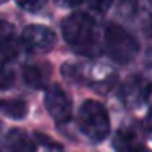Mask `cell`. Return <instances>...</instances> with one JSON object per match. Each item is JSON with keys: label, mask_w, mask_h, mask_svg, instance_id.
<instances>
[{"label": "cell", "mask_w": 152, "mask_h": 152, "mask_svg": "<svg viewBox=\"0 0 152 152\" xmlns=\"http://www.w3.org/2000/svg\"><path fill=\"white\" fill-rule=\"evenodd\" d=\"M2 111L5 116L13 119H21L26 116L28 113V105L20 98H13V100H5L2 103Z\"/></svg>", "instance_id": "cell-12"}, {"label": "cell", "mask_w": 152, "mask_h": 152, "mask_svg": "<svg viewBox=\"0 0 152 152\" xmlns=\"http://www.w3.org/2000/svg\"><path fill=\"white\" fill-rule=\"evenodd\" d=\"M115 145L118 152H151L141 141V136L136 132L134 126H126L116 136Z\"/></svg>", "instance_id": "cell-9"}, {"label": "cell", "mask_w": 152, "mask_h": 152, "mask_svg": "<svg viewBox=\"0 0 152 152\" xmlns=\"http://www.w3.org/2000/svg\"><path fill=\"white\" fill-rule=\"evenodd\" d=\"M64 39L83 56H95L98 53L95 21L83 12L72 13L62 23Z\"/></svg>", "instance_id": "cell-1"}, {"label": "cell", "mask_w": 152, "mask_h": 152, "mask_svg": "<svg viewBox=\"0 0 152 152\" xmlns=\"http://www.w3.org/2000/svg\"><path fill=\"white\" fill-rule=\"evenodd\" d=\"M0 41H2V46H0L2 61H4V64H7L18 56V51H20V46H21V41H18L17 38H15L13 28H12L7 21H2Z\"/></svg>", "instance_id": "cell-10"}, {"label": "cell", "mask_w": 152, "mask_h": 152, "mask_svg": "<svg viewBox=\"0 0 152 152\" xmlns=\"http://www.w3.org/2000/svg\"><path fill=\"white\" fill-rule=\"evenodd\" d=\"M15 2L20 8H23L25 12H30V13H36V12L43 10L48 4V0H15Z\"/></svg>", "instance_id": "cell-14"}, {"label": "cell", "mask_w": 152, "mask_h": 152, "mask_svg": "<svg viewBox=\"0 0 152 152\" xmlns=\"http://www.w3.org/2000/svg\"><path fill=\"white\" fill-rule=\"evenodd\" d=\"M23 80L31 88H43L49 80V67L46 64H28L23 67Z\"/></svg>", "instance_id": "cell-11"}, {"label": "cell", "mask_w": 152, "mask_h": 152, "mask_svg": "<svg viewBox=\"0 0 152 152\" xmlns=\"http://www.w3.org/2000/svg\"><path fill=\"white\" fill-rule=\"evenodd\" d=\"M152 93V83L142 75H131L121 85V100L128 108L142 106Z\"/></svg>", "instance_id": "cell-6"}, {"label": "cell", "mask_w": 152, "mask_h": 152, "mask_svg": "<svg viewBox=\"0 0 152 152\" xmlns=\"http://www.w3.org/2000/svg\"><path fill=\"white\" fill-rule=\"evenodd\" d=\"M33 139L21 129H10L2 142V152H34Z\"/></svg>", "instance_id": "cell-7"}, {"label": "cell", "mask_w": 152, "mask_h": 152, "mask_svg": "<svg viewBox=\"0 0 152 152\" xmlns=\"http://www.w3.org/2000/svg\"><path fill=\"white\" fill-rule=\"evenodd\" d=\"M145 132H147V136L152 139V106L147 113V118H145Z\"/></svg>", "instance_id": "cell-17"}, {"label": "cell", "mask_w": 152, "mask_h": 152, "mask_svg": "<svg viewBox=\"0 0 152 152\" xmlns=\"http://www.w3.org/2000/svg\"><path fill=\"white\" fill-rule=\"evenodd\" d=\"M79 128L92 142H102L110 134V116L100 102L87 100L79 111Z\"/></svg>", "instance_id": "cell-2"}, {"label": "cell", "mask_w": 152, "mask_h": 152, "mask_svg": "<svg viewBox=\"0 0 152 152\" xmlns=\"http://www.w3.org/2000/svg\"><path fill=\"white\" fill-rule=\"evenodd\" d=\"M103 46L115 62L128 64L136 57L139 44L123 26L116 23H108L103 31Z\"/></svg>", "instance_id": "cell-3"}, {"label": "cell", "mask_w": 152, "mask_h": 152, "mask_svg": "<svg viewBox=\"0 0 152 152\" xmlns=\"http://www.w3.org/2000/svg\"><path fill=\"white\" fill-rule=\"evenodd\" d=\"M21 46L31 54H44L56 44V34L43 25H30L21 33Z\"/></svg>", "instance_id": "cell-4"}, {"label": "cell", "mask_w": 152, "mask_h": 152, "mask_svg": "<svg viewBox=\"0 0 152 152\" xmlns=\"http://www.w3.org/2000/svg\"><path fill=\"white\" fill-rule=\"evenodd\" d=\"M83 4L87 5L92 13H96V15H103L105 12H108V8L111 7L113 0H85Z\"/></svg>", "instance_id": "cell-13"}, {"label": "cell", "mask_w": 152, "mask_h": 152, "mask_svg": "<svg viewBox=\"0 0 152 152\" xmlns=\"http://www.w3.org/2000/svg\"><path fill=\"white\" fill-rule=\"evenodd\" d=\"M13 77L15 75L10 72V70L5 69L4 74H2V87H4V88H8V87H10V83L13 82Z\"/></svg>", "instance_id": "cell-16"}, {"label": "cell", "mask_w": 152, "mask_h": 152, "mask_svg": "<svg viewBox=\"0 0 152 152\" xmlns=\"http://www.w3.org/2000/svg\"><path fill=\"white\" fill-rule=\"evenodd\" d=\"M129 10L139 23L142 33L152 38V0H131Z\"/></svg>", "instance_id": "cell-8"}, {"label": "cell", "mask_w": 152, "mask_h": 152, "mask_svg": "<svg viewBox=\"0 0 152 152\" xmlns=\"http://www.w3.org/2000/svg\"><path fill=\"white\" fill-rule=\"evenodd\" d=\"M59 7H64V8H72V7H77V5L83 4L85 0H54Z\"/></svg>", "instance_id": "cell-15"}, {"label": "cell", "mask_w": 152, "mask_h": 152, "mask_svg": "<svg viewBox=\"0 0 152 152\" xmlns=\"http://www.w3.org/2000/svg\"><path fill=\"white\" fill-rule=\"evenodd\" d=\"M44 106H46L48 113L51 118L57 123V124H64L70 119L72 115V102H70L69 95L61 88L57 83H53L46 88L44 93Z\"/></svg>", "instance_id": "cell-5"}]
</instances>
